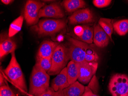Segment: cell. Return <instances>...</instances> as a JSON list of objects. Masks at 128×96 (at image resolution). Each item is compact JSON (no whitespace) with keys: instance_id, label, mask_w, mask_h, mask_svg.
<instances>
[{"instance_id":"obj_19","label":"cell","mask_w":128,"mask_h":96,"mask_svg":"<svg viewBox=\"0 0 128 96\" xmlns=\"http://www.w3.org/2000/svg\"><path fill=\"white\" fill-rule=\"evenodd\" d=\"M84 30L83 34L81 36L78 37L79 40L87 44H91L93 41L94 29L88 26H82Z\"/></svg>"},{"instance_id":"obj_13","label":"cell","mask_w":128,"mask_h":96,"mask_svg":"<svg viewBox=\"0 0 128 96\" xmlns=\"http://www.w3.org/2000/svg\"><path fill=\"white\" fill-rule=\"evenodd\" d=\"M58 44L55 42L45 40L41 44L36 57L52 58L53 53Z\"/></svg>"},{"instance_id":"obj_7","label":"cell","mask_w":128,"mask_h":96,"mask_svg":"<svg viewBox=\"0 0 128 96\" xmlns=\"http://www.w3.org/2000/svg\"><path fill=\"white\" fill-rule=\"evenodd\" d=\"M44 4L36 1H27L24 9V18L29 25L36 24L38 22L40 11Z\"/></svg>"},{"instance_id":"obj_9","label":"cell","mask_w":128,"mask_h":96,"mask_svg":"<svg viewBox=\"0 0 128 96\" xmlns=\"http://www.w3.org/2000/svg\"><path fill=\"white\" fill-rule=\"evenodd\" d=\"M69 23L72 25L87 24L94 22V17L91 10L88 8L80 9L69 17Z\"/></svg>"},{"instance_id":"obj_21","label":"cell","mask_w":128,"mask_h":96,"mask_svg":"<svg viewBox=\"0 0 128 96\" xmlns=\"http://www.w3.org/2000/svg\"><path fill=\"white\" fill-rule=\"evenodd\" d=\"M98 23L99 25L109 36L110 39L113 42L112 35L114 28L112 23V20L109 19L101 18L98 21Z\"/></svg>"},{"instance_id":"obj_32","label":"cell","mask_w":128,"mask_h":96,"mask_svg":"<svg viewBox=\"0 0 128 96\" xmlns=\"http://www.w3.org/2000/svg\"></svg>"},{"instance_id":"obj_28","label":"cell","mask_w":128,"mask_h":96,"mask_svg":"<svg viewBox=\"0 0 128 96\" xmlns=\"http://www.w3.org/2000/svg\"><path fill=\"white\" fill-rule=\"evenodd\" d=\"M75 34L78 37H80L84 31L83 27L82 26L76 27L74 29Z\"/></svg>"},{"instance_id":"obj_3","label":"cell","mask_w":128,"mask_h":96,"mask_svg":"<svg viewBox=\"0 0 128 96\" xmlns=\"http://www.w3.org/2000/svg\"><path fill=\"white\" fill-rule=\"evenodd\" d=\"M66 22L62 19H45L40 20L32 29L40 36L53 35L63 29Z\"/></svg>"},{"instance_id":"obj_17","label":"cell","mask_w":128,"mask_h":96,"mask_svg":"<svg viewBox=\"0 0 128 96\" xmlns=\"http://www.w3.org/2000/svg\"><path fill=\"white\" fill-rule=\"evenodd\" d=\"M62 6L68 13H72L82 8L86 5L82 0H64L62 3Z\"/></svg>"},{"instance_id":"obj_14","label":"cell","mask_w":128,"mask_h":96,"mask_svg":"<svg viewBox=\"0 0 128 96\" xmlns=\"http://www.w3.org/2000/svg\"><path fill=\"white\" fill-rule=\"evenodd\" d=\"M16 48V45L15 42L9 37H1L0 43V58L8 54V53L15 52Z\"/></svg>"},{"instance_id":"obj_11","label":"cell","mask_w":128,"mask_h":96,"mask_svg":"<svg viewBox=\"0 0 128 96\" xmlns=\"http://www.w3.org/2000/svg\"><path fill=\"white\" fill-rule=\"evenodd\" d=\"M70 85L68 80L67 67H66L53 80L51 87L54 91H58L63 90Z\"/></svg>"},{"instance_id":"obj_23","label":"cell","mask_w":128,"mask_h":96,"mask_svg":"<svg viewBox=\"0 0 128 96\" xmlns=\"http://www.w3.org/2000/svg\"><path fill=\"white\" fill-rule=\"evenodd\" d=\"M98 60V56L96 52L89 47L86 52L85 60L88 62H97Z\"/></svg>"},{"instance_id":"obj_29","label":"cell","mask_w":128,"mask_h":96,"mask_svg":"<svg viewBox=\"0 0 128 96\" xmlns=\"http://www.w3.org/2000/svg\"><path fill=\"white\" fill-rule=\"evenodd\" d=\"M0 86L6 85L5 83H4V78L1 73H0Z\"/></svg>"},{"instance_id":"obj_22","label":"cell","mask_w":128,"mask_h":96,"mask_svg":"<svg viewBox=\"0 0 128 96\" xmlns=\"http://www.w3.org/2000/svg\"><path fill=\"white\" fill-rule=\"evenodd\" d=\"M36 65L48 72L52 67V58H43L36 57Z\"/></svg>"},{"instance_id":"obj_30","label":"cell","mask_w":128,"mask_h":96,"mask_svg":"<svg viewBox=\"0 0 128 96\" xmlns=\"http://www.w3.org/2000/svg\"><path fill=\"white\" fill-rule=\"evenodd\" d=\"M1 2L5 5H8L12 3L14 1H12V0H2Z\"/></svg>"},{"instance_id":"obj_1","label":"cell","mask_w":128,"mask_h":96,"mask_svg":"<svg viewBox=\"0 0 128 96\" xmlns=\"http://www.w3.org/2000/svg\"><path fill=\"white\" fill-rule=\"evenodd\" d=\"M50 75L44 69L35 65L30 78L29 96H40L49 88Z\"/></svg>"},{"instance_id":"obj_25","label":"cell","mask_w":128,"mask_h":96,"mask_svg":"<svg viewBox=\"0 0 128 96\" xmlns=\"http://www.w3.org/2000/svg\"><path fill=\"white\" fill-rule=\"evenodd\" d=\"M112 1L110 0H94L93 4L94 6L98 8L107 7L111 3Z\"/></svg>"},{"instance_id":"obj_16","label":"cell","mask_w":128,"mask_h":96,"mask_svg":"<svg viewBox=\"0 0 128 96\" xmlns=\"http://www.w3.org/2000/svg\"><path fill=\"white\" fill-rule=\"evenodd\" d=\"M85 87L78 81H76L63 89L65 96H81L84 92Z\"/></svg>"},{"instance_id":"obj_5","label":"cell","mask_w":128,"mask_h":96,"mask_svg":"<svg viewBox=\"0 0 128 96\" xmlns=\"http://www.w3.org/2000/svg\"><path fill=\"white\" fill-rule=\"evenodd\" d=\"M108 90L112 96H128V76L117 73L111 77Z\"/></svg>"},{"instance_id":"obj_20","label":"cell","mask_w":128,"mask_h":96,"mask_svg":"<svg viewBox=\"0 0 128 96\" xmlns=\"http://www.w3.org/2000/svg\"><path fill=\"white\" fill-rule=\"evenodd\" d=\"M113 26L115 31L120 36H124L128 33V19L118 21Z\"/></svg>"},{"instance_id":"obj_4","label":"cell","mask_w":128,"mask_h":96,"mask_svg":"<svg viewBox=\"0 0 128 96\" xmlns=\"http://www.w3.org/2000/svg\"><path fill=\"white\" fill-rule=\"evenodd\" d=\"M52 60V67L47 73L49 75H58L66 67L70 60L68 48L63 45H58L53 53Z\"/></svg>"},{"instance_id":"obj_31","label":"cell","mask_w":128,"mask_h":96,"mask_svg":"<svg viewBox=\"0 0 128 96\" xmlns=\"http://www.w3.org/2000/svg\"><path fill=\"white\" fill-rule=\"evenodd\" d=\"M57 96H65L64 94V93H63V90L60 91L59 93L58 94Z\"/></svg>"},{"instance_id":"obj_15","label":"cell","mask_w":128,"mask_h":96,"mask_svg":"<svg viewBox=\"0 0 128 96\" xmlns=\"http://www.w3.org/2000/svg\"><path fill=\"white\" fill-rule=\"evenodd\" d=\"M68 80L70 85L76 81L79 77L78 63L74 61H70L67 66Z\"/></svg>"},{"instance_id":"obj_6","label":"cell","mask_w":128,"mask_h":96,"mask_svg":"<svg viewBox=\"0 0 128 96\" xmlns=\"http://www.w3.org/2000/svg\"><path fill=\"white\" fill-rule=\"evenodd\" d=\"M68 40L71 44L68 48L70 60L77 63L85 61L86 52L90 47L88 44L71 37Z\"/></svg>"},{"instance_id":"obj_2","label":"cell","mask_w":128,"mask_h":96,"mask_svg":"<svg viewBox=\"0 0 128 96\" xmlns=\"http://www.w3.org/2000/svg\"><path fill=\"white\" fill-rule=\"evenodd\" d=\"M4 72L16 88L24 94H27L28 89L25 78L16 58L15 52L12 53L10 61Z\"/></svg>"},{"instance_id":"obj_10","label":"cell","mask_w":128,"mask_h":96,"mask_svg":"<svg viewBox=\"0 0 128 96\" xmlns=\"http://www.w3.org/2000/svg\"><path fill=\"white\" fill-rule=\"evenodd\" d=\"M64 16V12L60 6L57 3L46 5L41 9L39 13V18L41 17H52L54 18H62Z\"/></svg>"},{"instance_id":"obj_8","label":"cell","mask_w":128,"mask_h":96,"mask_svg":"<svg viewBox=\"0 0 128 96\" xmlns=\"http://www.w3.org/2000/svg\"><path fill=\"white\" fill-rule=\"evenodd\" d=\"M78 63L79 68L78 81L82 83H88L96 73L98 63L88 62L85 60Z\"/></svg>"},{"instance_id":"obj_18","label":"cell","mask_w":128,"mask_h":96,"mask_svg":"<svg viewBox=\"0 0 128 96\" xmlns=\"http://www.w3.org/2000/svg\"><path fill=\"white\" fill-rule=\"evenodd\" d=\"M24 21V17L20 16L15 19L10 25L8 30V36L12 37L21 30Z\"/></svg>"},{"instance_id":"obj_27","label":"cell","mask_w":128,"mask_h":96,"mask_svg":"<svg viewBox=\"0 0 128 96\" xmlns=\"http://www.w3.org/2000/svg\"><path fill=\"white\" fill-rule=\"evenodd\" d=\"M81 96H99L93 93L92 89L88 86H86L84 92Z\"/></svg>"},{"instance_id":"obj_12","label":"cell","mask_w":128,"mask_h":96,"mask_svg":"<svg viewBox=\"0 0 128 96\" xmlns=\"http://www.w3.org/2000/svg\"><path fill=\"white\" fill-rule=\"evenodd\" d=\"M110 38L102 27L98 24L94 29L93 42L98 47L104 48L108 46Z\"/></svg>"},{"instance_id":"obj_26","label":"cell","mask_w":128,"mask_h":96,"mask_svg":"<svg viewBox=\"0 0 128 96\" xmlns=\"http://www.w3.org/2000/svg\"><path fill=\"white\" fill-rule=\"evenodd\" d=\"M59 91H55L52 87H49L47 90L40 96H57Z\"/></svg>"},{"instance_id":"obj_24","label":"cell","mask_w":128,"mask_h":96,"mask_svg":"<svg viewBox=\"0 0 128 96\" xmlns=\"http://www.w3.org/2000/svg\"><path fill=\"white\" fill-rule=\"evenodd\" d=\"M0 96H16L12 91L6 85L0 86Z\"/></svg>"}]
</instances>
